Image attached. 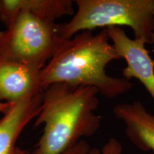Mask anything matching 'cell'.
<instances>
[{
	"label": "cell",
	"instance_id": "obj_11",
	"mask_svg": "<svg viewBox=\"0 0 154 154\" xmlns=\"http://www.w3.org/2000/svg\"><path fill=\"white\" fill-rule=\"evenodd\" d=\"M123 147L116 138H111L104 144L101 151V154H122Z\"/></svg>",
	"mask_w": 154,
	"mask_h": 154
},
{
	"label": "cell",
	"instance_id": "obj_13",
	"mask_svg": "<svg viewBox=\"0 0 154 154\" xmlns=\"http://www.w3.org/2000/svg\"><path fill=\"white\" fill-rule=\"evenodd\" d=\"M149 44H154V33L151 35V37L150 38V41H149Z\"/></svg>",
	"mask_w": 154,
	"mask_h": 154
},
{
	"label": "cell",
	"instance_id": "obj_10",
	"mask_svg": "<svg viewBox=\"0 0 154 154\" xmlns=\"http://www.w3.org/2000/svg\"><path fill=\"white\" fill-rule=\"evenodd\" d=\"M62 154H101V151L96 147H91L88 142L82 139Z\"/></svg>",
	"mask_w": 154,
	"mask_h": 154
},
{
	"label": "cell",
	"instance_id": "obj_9",
	"mask_svg": "<svg viewBox=\"0 0 154 154\" xmlns=\"http://www.w3.org/2000/svg\"><path fill=\"white\" fill-rule=\"evenodd\" d=\"M20 11H28L51 22L75 13L72 0H0V19L7 27Z\"/></svg>",
	"mask_w": 154,
	"mask_h": 154
},
{
	"label": "cell",
	"instance_id": "obj_1",
	"mask_svg": "<svg viewBox=\"0 0 154 154\" xmlns=\"http://www.w3.org/2000/svg\"><path fill=\"white\" fill-rule=\"evenodd\" d=\"M119 59L106 29L96 34L83 31L61 40L53 57L40 71L42 88L44 91L52 84L63 83L94 87L108 99L117 97L133 87L124 77L107 74L108 65Z\"/></svg>",
	"mask_w": 154,
	"mask_h": 154
},
{
	"label": "cell",
	"instance_id": "obj_5",
	"mask_svg": "<svg viewBox=\"0 0 154 154\" xmlns=\"http://www.w3.org/2000/svg\"><path fill=\"white\" fill-rule=\"evenodd\" d=\"M106 30L119 57L126 61L124 78L139 81L154 102V60L146 48V43L130 38L121 27L112 26Z\"/></svg>",
	"mask_w": 154,
	"mask_h": 154
},
{
	"label": "cell",
	"instance_id": "obj_6",
	"mask_svg": "<svg viewBox=\"0 0 154 154\" xmlns=\"http://www.w3.org/2000/svg\"><path fill=\"white\" fill-rule=\"evenodd\" d=\"M42 92L40 71L0 58V102L13 104Z\"/></svg>",
	"mask_w": 154,
	"mask_h": 154
},
{
	"label": "cell",
	"instance_id": "obj_2",
	"mask_svg": "<svg viewBox=\"0 0 154 154\" xmlns=\"http://www.w3.org/2000/svg\"><path fill=\"white\" fill-rule=\"evenodd\" d=\"M99 91L91 86L59 83L44 90L41 110L34 127L44 125L43 133L32 154H62L83 137L96 134L101 117Z\"/></svg>",
	"mask_w": 154,
	"mask_h": 154
},
{
	"label": "cell",
	"instance_id": "obj_3",
	"mask_svg": "<svg viewBox=\"0 0 154 154\" xmlns=\"http://www.w3.org/2000/svg\"><path fill=\"white\" fill-rule=\"evenodd\" d=\"M77 9L69 22L59 24L61 37L83 31L128 26L135 39L149 43L154 33V0H75Z\"/></svg>",
	"mask_w": 154,
	"mask_h": 154
},
{
	"label": "cell",
	"instance_id": "obj_14",
	"mask_svg": "<svg viewBox=\"0 0 154 154\" xmlns=\"http://www.w3.org/2000/svg\"><path fill=\"white\" fill-rule=\"evenodd\" d=\"M4 32H5V31H1V30H0V43H1L2 38V37H3Z\"/></svg>",
	"mask_w": 154,
	"mask_h": 154
},
{
	"label": "cell",
	"instance_id": "obj_12",
	"mask_svg": "<svg viewBox=\"0 0 154 154\" xmlns=\"http://www.w3.org/2000/svg\"><path fill=\"white\" fill-rule=\"evenodd\" d=\"M11 104L7 103H2V102H0V113H5L7 111L9 110V109L10 108Z\"/></svg>",
	"mask_w": 154,
	"mask_h": 154
},
{
	"label": "cell",
	"instance_id": "obj_8",
	"mask_svg": "<svg viewBox=\"0 0 154 154\" xmlns=\"http://www.w3.org/2000/svg\"><path fill=\"white\" fill-rule=\"evenodd\" d=\"M113 113L123 121L126 136L136 147L144 152H154V115L141 102L119 103L113 107Z\"/></svg>",
	"mask_w": 154,
	"mask_h": 154
},
{
	"label": "cell",
	"instance_id": "obj_7",
	"mask_svg": "<svg viewBox=\"0 0 154 154\" xmlns=\"http://www.w3.org/2000/svg\"><path fill=\"white\" fill-rule=\"evenodd\" d=\"M43 92L11 104L0 119V154H32L17 146L21 133L41 110Z\"/></svg>",
	"mask_w": 154,
	"mask_h": 154
},
{
	"label": "cell",
	"instance_id": "obj_4",
	"mask_svg": "<svg viewBox=\"0 0 154 154\" xmlns=\"http://www.w3.org/2000/svg\"><path fill=\"white\" fill-rule=\"evenodd\" d=\"M59 24L28 11H20L4 32L0 58L41 71L63 39Z\"/></svg>",
	"mask_w": 154,
	"mask_h": 154
}]
</instances>
